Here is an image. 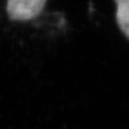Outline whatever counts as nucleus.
Returning a JSON list of instances; mask_svg holds the SVG:
<instances>
[{"instance_id": "1", "label": "nucleus", "mask_w": 129, "mask_h": 129, "mask_svg": "<svg viewBox=\"0 0 129 129\" xmlns=\"http://www.w3.org/2000/svg\"><path fill=\"white\" fill-rule=\"evenodd\" d=\"M45 4V0H11L8 2L7 10L11 18L27 20L36 17Z\"/></svg>"}, {"instance_id": "2", "label": "nucleus", "mask_w": 129, "mask_h": 129, "mask_svg": "<svg viewBox=\"0 0 129 129\" xmlns=\"http://www.w3.org/2000/svg\"><path fill=\"white\" fill-rule=\"evenodd\" d=\"M116 19L120 31L129 39V0H116Z\"/></svg>"}]
</instances>
